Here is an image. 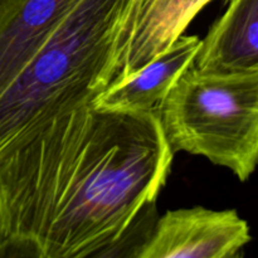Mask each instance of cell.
<instances>
[{
    "instance_id": "6da1fadb",
    "label": "cell",
    "mask_w": 258,
    "mask_h": 258,
    "mask_svg": "<svg viewBox=\"0 0 258 258\" xmlns=\"http://www.w3.org/2000/svg\"><path fill=\"white\" fill-rule=\"evenodd\" d=\"M159 113L72 112L0 164V242L35 258H87L120 238L170 175Z\"/></svg>"
},
{
    "instance_id": "7a4b0ae2",
    "label": "cell",
    "mask_w": 258,
    "mask_h": 258,
    "mask_svg": "<svg viewBox=\"0 0 258 258\" xmlns=\"http://www.w3.org/2000/svg\"><path fill=\"white\" fill-rule=\"evenodd\" d=\"M131 0H80L0 95V164L117 77Z\"/></svg>"
},
{
    "instance_id": "3957f363",
    "label": "cell",
    "mask_w": 258,
    "mask_h": 258,
    "mask_svg": "<svg viewBox=\"0 0 258 258\" xmlns=\"http://www.w3.org/2000/svg\"><path fill=\"white\" fill-rule=\"evenodd\" d=\"M169 146L199 155L246 181L258 168V71L191 64L159 110Z\"/></svg>"
},
{
    "instance_id": "277c9868",
    "label": "cell",
    "mask_w": 258,
    "mask_h": 258,
    "mask_svg": "<svg viewBox=\"0 0 258 258\" xmlns=\"http://www.w3.org/2000/svg\"><path fill=\"white\" fill-rule=\"evenodd\" d=\"M249 241L248 223L236 211L175 209L159 216L135 258H222Z\"/></svg>"
},
{
    "instance_id": "5b68a950",
    "label": "cell",
    "mask_w": 258,
    "mask_h": 258,
    "mask_svg": "<svg viewBox=\"0 0 258 258\" xmlns=\"http://www.w3.org/2000/svg\"><path fill=\"white\" fill-rule=\"evenodd\" d=\"M202 39L180 35L133 75L113 80L91 106L98 111L158 113L178 78L194 63Z\"/></svg>"
},
{
    "instance_id": "8992f818",
    "label": "cell",
    "mask_w": 258,
    "mask_h": 258,
    "mask_svg": "<svg viewBox=\"0 0 258 258\" xmlns=\"http://www.w3.org/2000/svg\"><path fill=\"white\" fill-rule=\"evenodd\" d=\"M80 0H0V95Z\"/></svg>"
},
{
    "instance_id": "52a82bcc",
    "label": "cell",
    "mask_w": 258,
    "mask_h": 258,
    "mask_svg": "<svg viewBox=\"0 0 258 258\" xmlns=\"http://www.w3.org/2000/svg\"><path fill=\"white\" fill-rule=\"evenodd\" d=\"M226 12L214 22L193 64L226 72L258 71V0H227Z\"/></svg>"
},
{
    "instance_id": "ba28073f",
    "label": "cell",
    "mask_w": 258,
    "mask_h": 258,
    "mask_svg": "<svg viewBox=\"0 0 258 258\" xmlns=\"http://www.w3.org/2000/svg\"><path fill=\"white\" fill-rule=\"evenodd\" d=\"M211 0H143L130 33L117 78L127 77L183 35Z\"/></svg>"
},
{
    "instance_id": "9c48e42d",
    "label": "cell",
    "mask_w": 258,
    "mask_h": 258,
    "mask_svg": "<svg viewBox=\"0 0 258 258\" xmlns=\"http://www.w3.org/2000/svg\"><path fill=\"white\" fill-rule=\"evenodd\" d=\"M159 218L156 203L149 204L134 219L127 231L87 258H135L153 233ZM0 258H35L27 249L9 242H0Z\"/></svg>"
},
{
    "instance_id": "30bf717a",
    "label": "cell",
    "mask_w": 258,
    "mask_h": 258,
    "mask_svg": "<svg viewBox=\"0 0 258 258\" xmlns=\"http://www.w3.org/2000/svg\"><path fill=\"white\" fill-rule=\"evenodd\" d=\"M143 0H131V7H130V15H128V22H127V39L130 37V33L134 28V23H135L136 15H138L140 5Z\"/></svg>"
},
{
    "instance_id": "8fae6325",
    "label": "cell",
    "mask_w": 258,
    "mask_h": 258,
    "mask_svg": "<svg viewBox=\"0 0 258 258\" xmlns=\"http://www.w3.org/2000/svg\"><path fill=\"white\" fill-rule=\"evenodd\" d=\"M222 258H244L243 249H238V251L231 252V253L226 254V256H223Z\"/></svg>"
}]
</instances>
